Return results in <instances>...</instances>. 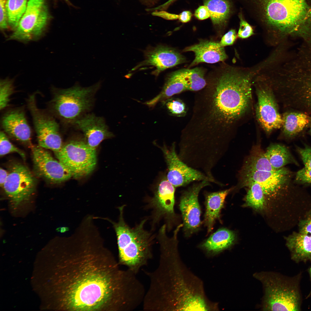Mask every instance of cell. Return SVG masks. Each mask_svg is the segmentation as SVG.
Returning a JSON list of instances; mask_svg holds the SVG:
<instances>
[{
    "mask_svg": "<svg viewBox=\"0 0 311 311\" xmlns=\"http://www.w3.org/2000/svg\"><path fill=\"white\" fill-rule=\"evenodd\" d=\"M192 14L189 11H185L179 14V20L183 23H187L191 19Z\"/></svg>",
    "mask_w": 311,
    "mask_h": 311,
    "instance_id": "42",
    "label": "cell"
},
{
    "mask_svg": "<svg viewBox=\"0 0 311 311\" xmlns=\"http://www.w3.org/2000/svg\"><path fill=\"white\" fill-rule=\"evenodd\" d=\"M196 94L192 114L185 126L200 140L218 142L228 134L246 111L248 99L242 85L234 78L213 74Z\"/></svg>",
    "mask_w": 311,
    "mask_h": 311,
    "instance_id": "2",
    "label": "cell"
},
{
    "mask_svg": "<svg viewBox=\"0 0 311 311\" xmlns=\"http://www.w3.org/2000/svg\"><path fill=\"white\" fill-rule=\"evenodd\" d=\"M8 174V171L1 168H0V185L3 187Z\"/></svg>",
    "mask_w": 311,
    "mask_h": 311,
    "instance_id": "43",
    "label": "cell"
},
{
    "mask_svg": "<svg viewBox=\"0 0 311 311\" xmlns=\"http://www.w3.org/2000/svg\"><path fill=\"white\" fill-rule=\"evenodd\" d=\"M204 181L193 185L185 191L181 196L179 204L183 221V230L186 236L197 231L200 227L201 210L198 201L200 190L209 185Z\"/></svg>",
    "mask_w": 311,
    "mask_h": 311,
    "instance_id": "16",
    "label": "cell"
},
{
    "mask_svg": "<svg viewBox=\"0 0 311 311\" xmlns=\"http://www.w3.org/2000/svg\"><path fill=\"white\" fill-rule=\"evenodd\" d=\"M162 102L169 112L172 115L183 117L187 113L185 105L179 99L170 98Z\"/></svg>",
    "mask_w": 311,
    "mask_h": 311,
    "instance_id": "33",
    "label": "cell"
},
{
    "mask_svg": "<svg viewBox=\"0 0 311 311\" xmlns=\"http://www.w3.org/2000/svg\"><path fill=\"white\" fill-rule=\"evenodd\" d=\"M100 234L77 231L70 237L64 281L63 301L71 311H122L136 286L134 274L120 267Z\"/></svg>",
    "mask_w": 311,
    "mask_h": 311,
    "instance_id": "1",
    "label": "cell"
},
{
    "mask_svg": "<svg viewBox=\"0 0 311 311\" xmlns=\"http://www.w3.org/2000/svg\"><path fill=\"white\" fill-rule=\"evenodd\" d=\"M35 94L28 99V108L31 114L39 145L54 152L62 146L59 126L54 118L37 106Z\"/></svg>",
    "mask_w": 311,
    "mask_h": 311,
    "instance_id": "11",
    "label": "cell"
},
{
    "mask_svg": "<svg viewBox=\"0 0 311 311\" xmlns=\"http://www.w3.org/2000/svg\"><path fill=\"white\" fill-rule=\"evenodd\" d=\"M257 101L256 114L258 122L267 134L281 127L282 116L279 112L274 93L266 80H257L255 83Z\"/></svg>",
    "mask_w": 311,
    "mask_h": 311,
    "instance_id": "12",
    "label": "cell"
},
{
    "mask_svg": "<svg viewBox=\"0 0 311 311\" xmlns=\"http://www.w3.org/2000/svg\"><path fill=\"white\" fill-rule=\"evenodd\" d=\"M186 83L187 90L198 91L203 88L206 84L204 75L205 71L200 67L192 69H181Z\"/></svg>",
    "mask_w": 311,
    "mask_h": 311,
    "instance_id": "30",
    "label": "cell"
},
{
    "mask_svg": "<svg viewBox=\"0 0 311 311\" xmlns=\"http://www.w3.org/2000/svg\"><path fill=\"white\" fill-rule=\"evenodd\" d=\"M308 272H309V275H310V277L311 282V267L309 268V269L308 270ZM311 294V290H310V293L308 295V296L307 297H309Z\"/></svg>",
    "mask_w": 311,
    "mask_h": 311,
    "instance_id": "45",
    "label": "cell"
},
{
    "mask_svg": "<svg viewBox=\"0 0 311 311\" xmlns=\"http://www.w3.org/2000/svg\"><path fill=\"white\" fill-rule=\"evenodd\" d=\"M239 184L240 187H247L248 189L245 197L246 205L256 210H263L266 202L260 185L252 181L240 182Z\"/></svg>",
    "mask_w": 311,
    "mask_h": 311,
    "instance_id": "29",
    "label": "cell"
},
{
    "mask_svg": "<svg viewBox=\"0 0 311 311\" xmlns=\"http://www.w3.org/2000/svg\"><path fill=\"white\" fill-rule=\"evenodd\" d=\"M310 128L309 130V134L311 135V116H310V122L309 124Z\"/></svg>",
    "mask_w": 311,
    "mask_h": 311,
    "instance_id": "46",
    "label": "cell"
},
{
    "mask_svg": "<svg viewBox=\"0 0 311 311\" xmlns=\"http://www.w3.org/2000/svg\"><path fill=\"white\" fill-rule=\"evenodd\" d=\"M240 183L252 181L259 183L266 201L277 200L286 194L290 187L292 173L283 167L273 171L241 170Z\"/></svg>",
    "mask_w": 311,
    "mask_h": 311,
    "instance_id": "9",
    "label": "cell"
},
{
    "mask_svg": "<svg viewBox=\"0 0 311 311\" xmlns=\"http://www.w3.org/2000/svg\"><path fill=\"white\" fill-rule=\"evenodd\" d=\"M195 17L199 20H202L210 17V14L208 8L205 6H199L195 11Z\"/></svg>",
    "mask_w": 311,
    "mask_h": 311,
    "instance_id": "41",
    "label": "cell"
},
{
    "mask_svg": "<svg viewBox=\"0 0 311 311\" xmlns=\"http://www.w3.org/2000/svg\"><path fill=\"white\" fill-rule=\"evenodd\" d=\"M13 81L8 79H2L0 83V109L3 110L7 105L10 97L14 92Z\"/></svg>",
    "mask_w": 311,
    "mask_h": 311,
    "instance_id": "32",
    "label": "cell"
},
{
    "mask_svg": "<svg viewBox=\"0 0 311 311\" xmlns=\"http://www.w3.org/2000/svg\"><path fill=\"white\" fill-rule=\"evenodd\" d=\"M27 0H6V7L8 24L15 30L24 14Z\"/></svg>",
    "mask_w": 311,
    "mask_h": 311,
    "instance_id": "31",
    "label": "cell"
},
{
    "mask_svg": "<svg viewBox=\"0 0 311 311\" xmlns=\"http://www.w3.org/2000/svg\"><path fill=\"white\" fill-rule=\"evenodd\" d=\"M282 118V133L288 138H292L297 136L310 122V116L308 114L295 110L285 112Z\"/></svg>",
    "mask_w": 311,
    "mask_h": 311,
    "instance_id": "24",
    "label": "cell"
},
{
    "mask_svg": "<svg viewBox=\"0 0 311 311\" xmlns=\"http://www.w3.org/2000/svg\"><path fill=\"white\" fill-rule=\"evenodd\" d=\"M6 1V0H0V27L2 30L7 29L8 24Z\"/></svg>",
    "mask_w": 311,
    "mask_h": 311,
    "instance_id": "40",
    "label": "cell"
},
{
    "mask_svg": "<svg viewBox=\"0 0 311 311\" xmlns=\"http://www.w3.org/2000/svg\"><path fill=\"white\" fill-rule=\"evenodd\" d=\"M167 165V180L175 187L183 186L194 181L214 182V179L200 172L189 167L177 155L175 143L170 149L164 145L160 147Z\"/></svg>",
    "mask_w": 311,
    "mask_h": 311,
    "instance_id": "15",
    "label": "cell"
},
{
    "mask_svg": "<svg viewBox=\"0 0 311 311\" xmlns=\"http://www.w3.org/2000/svg\"><path fill=\"white\" fill-rule=\"evenodd\" d=\"M297 150L301 158L304 167L311 169V147L306 145L304 147H297Z\"/></svg>",
    "mask_w": 311,
    "mask_h": 311,
    "instance_id": "38",
    "label": "cell"
},
{
    "mask_svg": "<svg viewBox=\"0 0 311 311\" xmlns=\"http://www.w3.org/2000/svg\"><path fill=\"white\" fill-rule=\"evenodd\" d=\"M183 51H191L194 53L195 57L190 67L201 62L213 63L224 61L228 57L224 47H221L219 42L208 40L200 41L187 47Z\"/></svg>",
    "mask_w": 311,
    "mask_h": 311,
    "instance_id": "20",
    "label": "cell"
},
{
    "mask_svg": "<svg viewBox=\"0 0 311 311\" xmlns=\"http://www.w3.org/2000/svg\"><path fill=\"white\" fill-rule=\"evenodd\" d=\"M253 276L264 289L262 309L265 311H299L301 300L297 282L278 274L260 272Z\"/></svg>",
    "mask_w": 311,
    "mask_h": 311,
    "instance_id": "5",
    "label": "cell"
},
{
    "mask_svg": "<svg viewBox=\"0 0 311 311\" xmlns=\"http://www.w3.org/2000/svg\"><path fill=\"white\" fill-rule=\"evenodd\" d=\"M291 259L296 262L311 260V238L306 235L294 232L286 238Z\"/></svg>",
    "mask_w": 311,
    "mask_h": 311,
    "instance_id": "22",
    "label": "cell"
},
{
    "mask_svg": "<svg viewBox=\"0 0 311 311\" xmlns=\"http://www.w3.org/2000/svg\"><path fill=\"white\" fill-rule=\"evenodd\" d=\"M184 57L177 51L164 46H158L148 51L142 65L155 68L157 75L164 70L184 62Z\"/></svg>",
    "mask_w": 311,
    "mask_h": 311,
    "instance_id": "19",
    "label": "cell"
},
{
    "mask_svg": "<svg viewBox=\"0 0 311 311\" xmlns=\"http://www.w3.org/2000/svg\"><path fill=\"white\" fill-rule=\"evenodd\" d=\"M237 35L235 30L232 29L229 31L222 37L219 42L220 46L223 47L233 45L235 41Z\"/></svg>",
    "mask_w": 311,
    "mask_h": 311,
    "instance_id": "39",
    "label": "cell"
},
{
    "mask_svg": "<svg viewBox=\"0 0 311 311\" xmlns=\"http://www.w3.org/2000/svg\"><path fill=\"white\" fill-rule=\"evenodd\" d=\"M13 152L18 153L24 160H25L26 156L24 152L13 145L5 133L1 131L0 133V156Z\"/></svg>",
    "mask_w": 311,
    "mask_h": 311,
    "instance_id": "34",
    "label": "cell"
},
{
    "mask_svg": "<svg viewBox=\"0 0 311 311\" xmlns=\"http://www.w3.org/2000/svg\"><path fill=\"white\" fill-rule=\"evenodd\" d=\"M69 5H72V3L69 1V0H64Z\"/></svg>",
    "mask_w": 311,
    "mask_h": 311,
    "instance_id": "47",
    "label": "cell"
},
{
    "mask_svg": "<svg viewBox=\"0 0 311 311\" xmlns=\"http://www.w3.org/2000/svg\"><path fill=\"white\" fill-rule=\"evenodd\" d=\"M31 147L34 171L37 176L54 184L61 183L72 177L70 170L45 149L39 145Z\"/></svg>",
    "mask_w": 311,
    "mask_h": 311,
    "instance_id": "14",
    "label": "cell"
},
{
    "mask_svg": "<svg viewBox=\"0 0 311 311\" xmlns=\"http://www.w3.org/2000/svg\"><path fill=\"white\" fill-rule=\"evenodd\" d=\"M48 18L46 0H29L17 26L7 39L26 43L39 39L45 30Z\"/></svg>",
    "mask_w": 311,
    "mask_h": 311,
    "instance_id": "8",
    "label": "cell"
},
{
    "mask_svg": "<svg viewBox=\"0 0 311 311\" xmlns=\"http://www.w3.org/2000/svg\"><path fill=\"white\" fill-rule=\"evenodd\" d=\"M233 188L210 193L206 195L204 222L208 233L212 230L216 220L219 219L225 198Z\"/></svg>",
    "mask_w": 311,
    "mask_h": 311,
    "instance_id": "23",
    "label": "cell"
},
{
    "mask_svg": "<svg viewBox=\"0 0 311 311\" xmlns=\"http://www.w3.org/2000/svg\"><path fill=\"white\" fill-rule=\"evenodd\" d=\"M100 84L98 81L83 87L76 84L71 88L56 90L50 103L52 111L64 122L73 124L92 108Z\"/></svg>",
    "mask_w": 311,
    "mask_h": 311,
    "instance_id": "6",
    "label": "cell"
},
{
    "mask_svg": "<svg viewBox=\"0 0 311 311\" xmlns=\"http://www.w3.org/2000/svg\"><path fill=\"white\" fill-rule=\"evenodd\" d=\"M204 3L209 10L213 24L218 27L224 25L230 12L229 2L226 0H204Z\"/></svg>",
    "mask_w": 311,
    "mask_h": 311,
    "instance_id": "27",
    "label": "cell"
},
{
    "mask_svg": "<svg viewBox=\"0 0 311 311\" xmlns=\"http://www.w3.org/2000/svg\"><path fill=\"white\" fill-rule=\"evenodd\" d=\"M175 0H168L163 4L153 9L152 10L157 11L159 10H162L163 9H165Z\"/></svg>",
    "mask_w": 311,
    "mask_h": 311,
    "instance_id": "44",
    "label": "cell"
},
{
    "mask_svg": "<svg viewBox=\"0 0 311 311\" xmlns=\"http://www.w3.org/2000/svg\"><path fill=\"white\" fill-rule=\"evenodd\" d=\"M240 18L238 37L241 39L247 38L253 34V30L251 25L242 17Z\"/></svg>",
    "mask_w": 311,
    "mask_h": 311,
    "instance_id": "36",
    "label": "cell"
},
{
    "mask_svg": "<svg viewBox=\"0 0 311 311\" xmlns=\"http://www.w3.org/2000/svg\"><path fill=\"white\" fill-rule=\"evenodd\" d=\"M241 169L266 171L277 170L272 167L265 155V152L258 146L253 148Z\"/></svg>",
    "mask_w": 311,
    "mask_h": 311,
    "instance_id": "28",
    "label": "cell"
},
{
    "mask_svg": "<svg viewBox=\"0 0 311 311\" xmlns=\"http://www.w3.org/2000/svg\"><path fill=\"white\" fill-rule=\"evenodd\" d=\"M125 206L118 208L120 214L117 222L107 218H98L109 222L115 230L119 264L137 274L153 258V248L156 237L144 228L147 219L142 220L133 227L127 224L123 215Z\"/></svg>",
    "mask_w": 311,
    "mask_h": 311,
    "instance_id": "3",
    "label": "cell"
},
{
    "mask_svg": "<svg viewBox=\"0 0 311 311\" xmlns=\"http://www.w3.org/2000/svg\"><path fill=\"white\" fill-rule=\"evenodd\" d=\"M185 90H187V86L181 69L179 70L169 74L160 92L155 97L144 103L149 107L153 108L158 102H163L173 96Z\"/></svg>",
    "mask_w": 311,
    "mask_h": 311,
    "instance_id": "21",
    "label": "cell"
},
{
    "mask_svg": "<svg viewBox=\"0 0 311 311\" xmlns=\"http://www.w3.org/2000/svg\"><path fill=\"white\" fill-rule=\"evenodd\" d=\"M295 180L298 183L311 185V169L304 167L296 173Z\"/></svg>",
    "mask_w": 311,
    "mask_h": 311,
    "instance_id": "37",
    "label": "cell"
},
{
    "mask_svg": "<svg viewBox=\"0 0 311 311\" xmlns=\"http://www.w3.org/2000/svg\"><path fill=\"white\" fill-rule=\"evenodd\" d=\"M1 123L4 131L11 137L31 146V132L24 111L20 109L8 111L3 116Z\"/></svg>",
    "mask_w": 311,
    "mask_h": 311,
    "instance_id": "18",
    "label": "cell"
},
{
    "mask_svg": "<svg viewBox=\"0 0 311 311\" xmlns=\"http://www.w3.org/2000/svg\"><path fill=\"white\" fill-rule=\"evenodd\" d=\"M299 232L305 234L311 238V210L299 221Z\"/></svg>",
    "mask_w": 311,
    "mask_h": 311,
    "instance_id": "35",
    "label": "cell"
},
{
    "mask_svg": "<svg viewBox=\"0 0 311 311\" xmlns=\"http://www.w3.org/2000/svg\"><path fill=\"white\" fill-rule=\"evenodd\" d=\"M73 125L82 132L85 141L89 147L94 149L103 140L113 136L109 130L104 119L93 114L83 115Z\"/></svg>",
    "mask_w": 311,
    "mask_h": 311,
    "instance_id": "17",
    "label": "cell"
},
{
    "mask_svg": "<svg viewBox=\"0 0 311 311\" xmlns=\"http://www.w3.org/2000/svg\"><path fill=\"white\" fill-rule=\"evenodd\" d=\"M54 153L58 160L70 170L72 177L76 179L88 175L96 166V150L89 147L85 141L70 140Z\"/></svg>",
    "mask_w": 311,
    "mask_h": 311,
    "instance_id": "7",
    "label": "cell"
},
{
    "mask_svg": "<svg viewBox=\"0 0 311 311\" xmlns=\"http://www.w3.org/2000/svg\"><path fill=\"white\" fill-rule=\"evenodd\" d=\"M235 239L233 232L225 228H221L204 242L201 246L208 252L217 253L230 246Z\"/></svg>",
    "mask_w": 311,
    "mask_h": 311,
    "instance_id": "25",
    "label": "cell"
},
{
    "mask_svg": "<svg viewBox=\"0 0 311 311\" xmlns=\"http://www.w3.org/2000/svg\"><path fill=\"white\" fill-rule=\"evenodd\" d=\"M175 187L167 179H163L158 185L153 196L149 200L147 206L152 210V227L163 219L168 231L176 222L174 210Z\"/></svg>",
    "mask_w": 311,
    "mask_h": 311,
    "instance_id": "13",
    "label": "cell"
},
{
    "mask_svg": "<svg viewBox=\"0 0 311 311\" xmlns=\"http://www.w3.org/2000/svg\"><path fill=\"white\" fill-rule=\"evenodd\" d=\"M3 187L13 206L16 208L27 201L36 189V178L29 169L20 163H12Z\"/></svg>",
    "mask_w": 311,
    "mask_h": 311,
    "instance_id": "10",
    "label": "cell"
},
{
    "mask_svg": "<svg viewBox=\"0 0 311 311\" xmlns=\"http://www.w3.org/2000/svg\"><path fill=\"white\" fill-rule=\"evenodd\" d=\"M265 154L271 166L276 170L289 164H297L288 149L281 144H273L270 145Z\"/></svg>",
    "mask_w": 311,
    "mask_h": 311,
    "instance_id": "26",
    "label": "cell"
},
{
    "mask_svg": "<svg viewBox=\"0 0 311 311\" xmlns=\"http://www.w3.org/2000/svg\"><path fill=\"white\" fill-rule=\"evenodd\" d=\"M281 75V101L293 110L311 115V45L301 48Z\"/></svg>",
    "mask_w": 311,
    "mask_h": 311,
    "instance_id": "4",
    "label": "cell"
}]
</instances>
